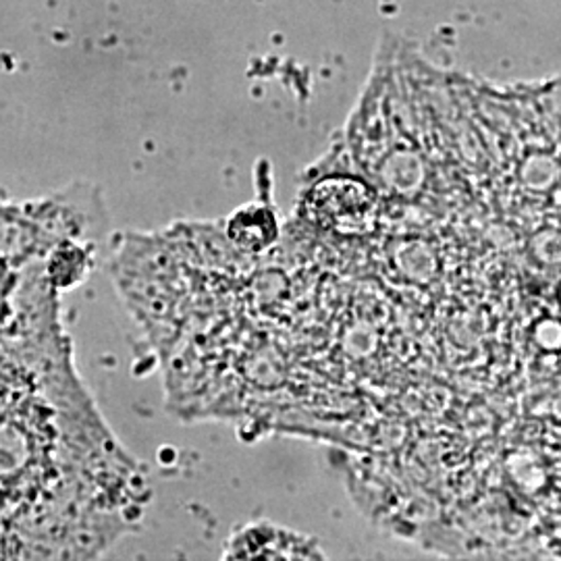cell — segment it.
Segmentation results:
<instances>
[{"instance_id": "obj_2", "label": "cell", "mask_w": 561, "mask_h": 561, "mask_svg": "<svg viewBox=\"0 0 561 561\" xmlns=\"http://www.w3.org/2000/svg\"><path fill=\"white\" fill-rule=\"evenodd\" d=\"M229 560H317V545L275 524H252L236 535L227 547Z\"/></svg>"}, {"instance_id": "obj_3", "label": "cell", "mask_w": 561, "mask_h": 561, "mask_svg": "<svg viewBox=\"0 0 561 561\" xmlns=\"http://www.w3.org/2000/svg\"><path fill=\"white\" fill-rule=\"evenodd\" d=\"M227 238L248 254H262L279 240V221L271 206L248 204L231 215Z\"/></svg>"}, {"instance_id": "obj_1", "label": "cell", "mask_w": 561, "mask_h": 561, "mask_svg": "<svg viewBox=\"0 0 561 561\" xmlns=\"http://www.w3.org/2000/svg\"><path fill=\"white\" fill-rule=\"evenodd\" d=\"M304 213L319 229L337 238H368L379 225L381 202L366 181L333 175L308 190Z\"/></svg>"}]
</instances>
